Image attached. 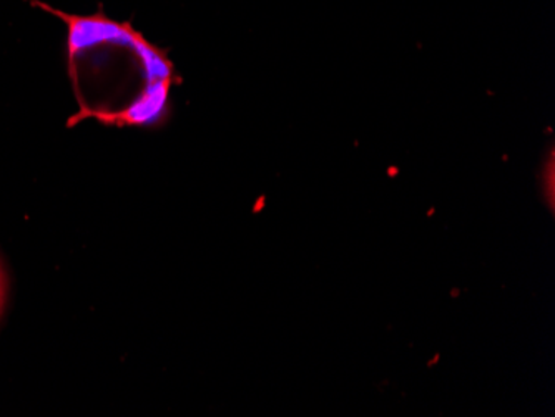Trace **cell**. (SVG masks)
Masks as SVG:
<instances>
[{
  "instance_id": "obj_1",
  "label": "cell",
  "mask_w": 555,
  "mask_h": 417,
  "mask_svg": "<svg viewBox=\"0 0 555 417\" xmlns=\"http://www.w3.org/2000/svg\"><path fill=\"white\" fill-rule=\"evenodd\" d=\"M29 2L67 27L68 76L80 107L68 127L87 118L118 127H154L167 120L175 65L132 22L115 21L102 9L79 15L40 0Z\"/></svg>"
},
{
  "instance_id": "obj_2",
  "label": "cell",
  "mask_w": 555,
  "mask_h": 417,
  "mask_svg": "<svg viewBox=\"0 0 555 417\" xmlns=\"http://www.w3.org/2000/svg\"><path fill=\"white\" fill-rule=\"evenodd\" d=\"M5 295H8V279H5L4 270L0 266V314L4 311Z\"/></svg>"
}]
</instances>
